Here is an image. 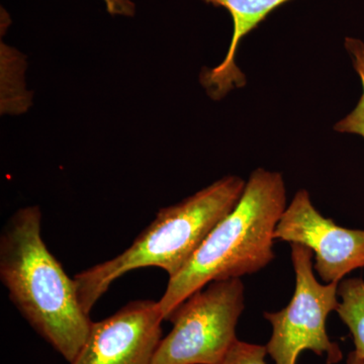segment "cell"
<instances>
[{
    "mask_svg": "<svg viewBox=\"0 0 364 364\" xmlns=\"http://www.w3.org/2000/svg\"><path fill=\"white\" fill-rule=\"evenodd\" d=\"M241 279L215 280L189 296L170 316L152 364H220L237 341L245 296Z\"/></svg>",
    "mask_w": 364,
    "mask_h": 364,
    "instance_id": "obj_4",
    "label": "cell"
},
{
    "mask_svg": "<svg viewBox=\"0 0 364 364\" xmlns=\"http://www.w3.org/2000/svg\"><path fill=\"white\" fill-rule=\"evenodd\" d=\"M107 13L112 16L132 18L136 14V4L132 0H102Z\"/></svg>",
    "mask_w": 364,
    "mask_h": 364,
    "instance_id": "obj_13",
    "label": "cell"
},
{
    "mask_svg": "<svg viewBox=\"0 0 364 364\" xmlns=\"http://www.w3.org/2000/svg\"><path fill=\"white\" fill-rule=\"evenodd\" d=\"M296 289L291 303L274 313H264L272 328L267 344L275 364H298L299 354L310 350L326 355L328 364L343 358L339 345L331 341L326 321L339 306V284H320L313 272V251L301 244H291Z\"/></svg>",
    "mask_w": 364,
    "mask_h": 364,
    "instance_id": "obj_5",
    "label": "cell"
},
{
    "mask_svg": "<svg viewBox=\"0 0 364 364\" xmlns=\"http://www.w3.org/2000/svg\"><path fill=\"white\" fill-rule=\"evenodd\" d=\"M275 240L301 244L315 254V268L325 284H339L346 275L364 267V230H351L323 217L310 195H294L275 229Z\"/></svg>",
    "mask_w": 364,
    "mask_h": 364,
    "instance_id": "obj_6",
    "label": "cell"
},
{
    "mask_svg": "<svg viewBox=\"0 0 364 364\" xmlns=\"http://www.w3.org/2000/svg\"><path fill=\"white\" fill-rule=\"evenodd\" d=\"M282 173L254 170L234 210L210 231L158 301L164 321L196 291L215 280L241 279L275 258V229L286 210Z\"/></svg>",
    "mask_w": 364,
    "mask_h": 364,
    "instance_id": "obj_2",
    "label": "cell"
},
{
    "mask_svg": "<svg viewBox=\"0 0 364 364\" xmlns=\"http://www.w3.org/2000/svg\"><path fill=\"white\" fill-rule=\"evenodd\" d=\"M347 364H364V359L358 356L355 352L352 351L347 358Z\"/></svg>",
    "mask_w": 364,
    "mask_h": 364,
    "instance_id": "obj_14",
    "label": "cell"
},
{
    "mask_svg": "<svg viewBox=\"0 0 364 364\" xmlns=\"http://www.w3.org/2000/svg\"><path fill=\"white\" fill-rule=\"evenodd\" d=\"M41 223L38 205L9 218L0 235V279L26 322L70 363L92 322L80 305L74 279L43 240Z\"/></svg>",
    "mask_w": 364,
    "mask_h": 364,
    "instance_id": "obj_1",
    "label": "cell"
},
{
    "mask_svg": "<svg viewBox=\"0 0 364 364\" xmlns=\"http://www.w3.org/2000/svg\"><path fill=\"white\" fill-rule=\"evenodd\" d=\"M246 182L239 176L219 181L163 208L133 244L117 255L74 275L80 305L88 315L112 282L132 270L159 267L176 277L213 229L240 200Z\"/></svg>",
    "mask_w": 364,
    "mask_h": 364,
    "instance_id": "obj_3",
    "label": "cell"
},
{
    "mask_svg": "<svg viewBox=\"0 0 364 364\" xmlns=\"http://www.w3.org/2000/svg\"><path fill=\"white\" fill-rule=\"evenodd\" d=\"M267 347L237 340L220 364H267Z\"/></svg>",
    "mask_w": 364,
    "mask_h": 364,
    "instance_id": "obj_12",
    "label": "cell"
},
{
    "mask_svg": "<svg viewBox=\"0 0 364 364\" xmlns=\"http://www.w3.org/2000/svg\"><path fill=\"white\" fill-rule=\"evenodd\" d=\"M205 4L223 7L233 20V36L226 57L215 68L200 73V83L208 97L219 100L236 88L245 85L246 79L236 65L237 49L242 40L262 23L277 7L289 0H202Z\"/></svg>",
    "mask_w": 364,
    "mask_h": 364,
    "instance_id": "obj_8",
    "label": "cell"
},
{
    "mask_svg": "<svg viewBox=\"0 0 364 364\" xmlns=\"http://www.w3.org/2000/svg\"><path fill=\"white\" fill-rule=\"evenodd\" d=\"M163 321L158 301H132L114 315L92 322L85 344L69 364H152Z\"/></svg>",
    "mask_w": 364,
    "mask_h": 364,
    "instance_id": "obj_7",
    "label": "cell"
},
{
    "mask_svg": "<svg viewBox=\"0 0 364 364\" xmlns=\"http://www.w3.org/2000/svg\"><path fill=\"white\" fill-rule=\"evenodd\" d=\"M1 92L0 107L4 116L26 114L33 105V93L26 88V57L1 41L0 44Z\"/></svg>",
    "mask_w": 364,
    "mask_h": 364,
    "instance_id": "obj_9",
    "label": "cell"
},
{
    "mask_svg": "<svg viewBox=\"0 0 364 364\" xmlns=\"http://www.w3.org/2000/svg\"><path fill=\"white\" fill-rule=\"evenodd\" d=\"M345 48L360 78L363 95L355 109L335 124L334 130L338 133L355 134L364 138V43L353 38H347L345 40Z\"/></svg>",
    "mask_w": 364,
    "mask_h": 364,
    "instance_id": "obj_11",
    "label": "cell"
},
{
    "mask_svg": "<svg viewBox=\"0 0 364 364\" xmlns=\"http://www.w3.org/2000/svg\"><path fill=\"white\" fill-rule=\"evenodd\" d=\"M338 296L336 312L351 333L354 352L364 359V279L354 277L342 280Z\"/></svg>",
    "mask_w": 364,
    "mask_h": 364,
    "instance_id": "obj_10",
    "label": "cell"
}]
</instances>
